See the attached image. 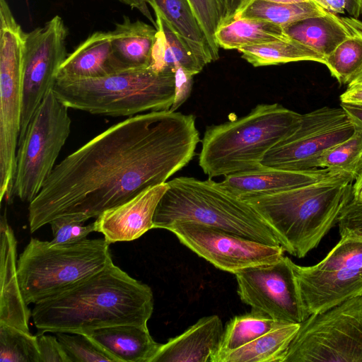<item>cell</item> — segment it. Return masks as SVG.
<instances>
[{"instance_id": "cell-12", "label": "cell", "mask_w": 362, "mask_h": 362, "mask_svg": "<svg viewBox=\"0 0 362 362\" xmlns=\"http://www.w3.org/2000/svg\"><path fill=\"white\" fill-rule=\"evenodd\" d=\"M354 131L341 107L316 109L302 115L297 129L268 151L261 164L288 170L317 168L322 155L349 138Z\"/></svg>"}, {"instance_id": "cell-18", "label": "cell", "mask_w": 362, "mask_h": 362, "mask_svg": "<svg viewBox=\"0 0 362 362\" xmlns=\"http://www.w3.org/2000/svg\"><path fill=\"white\" fill-rule=\"evenodd\" d=\"M0 324L30 332L32 311L24 300L17 272V241L7 221L6 211L1 216Z\"/></svg>"}, {"instance_id": "cell-19", "label": "cell", "mask_w": 362, "mask_h": 362, "mask_svg": "<svg viewBox=\"0 0 362 362\" xmlns=\"http://www.w3.org/2000/svg\"><path fill=\"white\" fill-rule=\"evenodd\" d=\"M223 330L218 315L203 317L181 334L160 344L151 362H210Z\"/></svg>"}, {"instance_id": "cell-21", "label": "cell", "mask_w": 362, "mask_h": 362, "mask_svg": "<svg viewBox=\"0 0 362 362\" xmlns=\"http://www.w3.org/2000/svg\"><path fill=\"white\" fill-rule=\"evenodd\" d=\"M284 30L290 38L326 57L342 42L362 30V22L328 12L297 21Z\"/></svg>"}, {"instance_id": "cell-42", "label": "cell", "mask_w": 362, "mask_h": 362, "mask_svg": "<svg viewBox=\"0 0 362 362\" xmlns=\"http://www.w3.org/2000/svg\"><path fill=\"white\" fill-rule=\"evenodd\" d=\"M341 107L354 127L362 129V105L341 103Z\"/></svg>"}, {"instance_id": "cell-10", "label": "cell", "mask_w": 362, "mask_h": 362, "mask_svg": "<svg viewBox=\"0 0 362 362\" xmlns=\"http://www.w3.org/2000/svg\"><path fill=\"white\" fill-rule=\"evenodd\" d=\"M362 362V295L300 325L284 362Z\"/></svg>"}, {"instance_id": "cell-34", "label": "cell", "mask_w": 362, "mask_h": 362, "mask_svg": "<svg viewBox=\"0 0 362 362\" xmlns=\"http://www.w3.org/2000/svg\"><path fill=\"white\" fill-rule=\"evenodd\" d=\"M54 334L71 362H117L113 356L85 334Z\"/></svg>"}, {"instance_id": "cell-31", "label": "cell", "mask_w": 362, "mask_h": 362, "mask_svg": "<svg viewBox=\"0 0 362 362\" xmlns=\"http://www.w3.org/2000/svg\"><path fill=\"white\" fill-rule=\"evenodd\" d=\"M326 66L341 84H349L362 70V30L325 57Z\"/></svg>"}, {"instance_id": "cell-3", "label": "cell", "mask_w": 362, "mask_h": 362, "mask_svg": "<svg viewBox=\"0 0 362 362\" xmlns=\"http://www.w3.org/2000/svg\"><path fill=\"white\" fill-rule=\"evenodd\" d=\"M352 175L338 173L274 194L247 198L272 228L280 245L302 258L337 223L353 199Z\"/></svg>"}, {"instance_id": "cell-38", "label": "cell", "mask_w": 362, "mask_h": 362, "mask_svg": "<svg viewBox=\"0 0 362 362\" xmlns=\"http://www.w3.org/2000/svg\"><path fill=\"white\" fill-rule=\"evenodd\" d=\"M40 362H71L63 346L54 335L36 334Z\"/></svg>"}, {"instance_id": "cell-35", "label": "cell", "mask_w": 362, "mask_h": 362, "mask_svg": "<svg viewBox=\"0 0 362 362\" xmlns=\"http://www.w3.org/2000/svg\"><path fill=\"white\" fill-rule=\"evenodd\" d=\"M189 1L216 61L219 58V47L215 35L224 20L223 0Z\"/></svg>"}, {"instance_id": "cell-43", "label": "cell", "mask_w": 362, "mask_h": 362, "mask_svg": "<svg viewBox=\"0 0 362 362\" xmlns=\"http://www.w3.org/2000/svg\"><path fill=\"white\" fill-rule=\"evenodd\" d=\"M341 103L362 105V86H348L340 95Z\"/></svg>"}, {"instance_id": "cell-47", "label": "cell", "mask_w": 362, "mask_h": 362, "mask_svg": "<svg viewBox=\"0 0 362 362\" xmlns=\"http://www.w3.org/2000/svg\"><path fill=\"white\" fill-rule=\"evenodd\" d=\"M362 86V70L348 84V86Z\"/></svg>"}, {"instance_id": "cell-48", "label": "cell", "mask_w": 362, "mask_h": 362, "mask_svg": "<svg viewBox=\"0 0 362 362\" xmlns=\"http://www.w3.org/2000/svg\"><path fill=\"white\" fill-rule=\"evenodd\" d=\"M267 1H272L275 3H281V4H295V3H300L305 2L312 0H264Z\"/></svg>"}, {"instance_id": "cell-1", "label": "cell", "mask_w": 362, "mask_h": 362, "mask_svg": "<svg viewBox=\"0 0 362 362\" xmlns=\"http://www.w3.org/2000/svg\"><path fill=\"white\" fill-rule=\"evenodd\" d=\"M199 141L195 117L170 110L111 126L55 165L29 203L30 232L59 217L85 223L166 182L190 162Z\"/></svg>"}, {"instance_id": "cell-28", "label": "cell", "mask_w": 362, "mask_h": 362, "mask_svg": "<svg viewBox=\"0 0 362 362\" xmlns=\"http://www.w3.org/2000/svg\"><path fill=\"white\" fill-rule=\"evenodd\" d=\"M241 57L253 66L278 65L300 61L325 64V57L291 38L247 46L238 49Z\"/></svg>"}, {"instance_id": "cell-6", "label": "cell", "mask_w": 362, "mask_h": 362, "mask_svg": "<svg viewBox=\"0 0 362 362\" xmlns=\"http://www.w3.org/2000/svg\"><path fill=\"white\" fill-rule=\"evenodd\" d=\"M53 90L69 108L133 116L170 110L175 98V76L173 71L157 72L150 66L129 68L99 78H57Z\"/></svg>"}, {"instance_id": "cell-25", "label": "cell", "mask_w": 362, "mask_h": 362, "mask_svg": "<svg viewBox=\"0 0 362 362\" xmlns=\"http://www.w3.org/2000/svg\"><path fill=\"white\" fill-rule=\"evenodd\" d=\"M157 28L141 21H132L123 16L111 31L112 45L116 57L125 69L150 66Z\"/></svg>"}, {"instance_id": "cell-40", "label": "cell", "mask_w": 362, "mask_h": 362, "mask_svg": "<svg viewBox=\"0 0 362 362\" xmlns=\"http://www.w3.org/2000/svg\"><path fill=\"white\" fill-rule=\"evenodd\" d=\"M223 2L224 20L222 25L233 21L237 15L247 6L248 0H223Z\"/></svg>"}, {"instance_id": "cell-32", "label": "cell", "mask_w": 362, "mask_h": 362, "mask_svg": "<svg viewBox=\"0 0 362 362\" xmlns=\"http://www.w3.org/2000/svg\"><path fill=\"white\" fill-rule=\"evenodd\" d=\"M319 168L349 174L356 180L362 170V129L355 127L349 138L327 150L320 159Z\"/></svg>"}, {"instance_id": "cell-41", "label": "cell", "mask_w": 362, "mask_h": 362, "mask_svg": "<svg viewBox=\"0 0 362 362\" xmlns=\"http://www.w3.org/2000/svg\"><path fill=\"white\" fill-rule=\"evenodd\" d=\"M325 11L334 14H345L347 13L346 0H312Z\"/></svg>"}, {"instance_id": "cell-30", "label": "cell", "mask_w": 362, "mask_h": 362, "mask_svg": "<svg viewBox=\"0 0 362 362\" xmlns=\"http://www.w3.org/2000/svg\"><path fill=\"white\" fill-rule=\"evenodd\" d=\"M284 323L286 322L274 320L253 309L250 313L236 315L226 324L216 351H227L241 347Z\"/></svg>"}, {"instance_id": "cell-11", "label": "cell", "mask_w": 362, "mask_h": 362, "mask_svg": "<svg viewBox=\"0 0 362 362\" xmlns=\"http://www.w3.org/2000/svg\"><path fill=\"white\" fill-rule=\"evenodd\" d=\"M293 266L309 315L362 295V240L341 237L317 264Z\"/></svg>"}, {"instance_id": "cell-15", "label": "cell", "mask_w": 362, "mask_h": 362, "mask_svg": "<svg viewBox=\"0 0 362 362\" xmlns=\"http://www.w3.org/2000/svg\"><path fill=\"white\" fill-rule=\"evenodd\" d=\"M167 230L215 267L234 274L245 268L274 263L284 256L281 245L261 243L198 223L175 222Z\"/></svg>"}, {"instance_id": "cell-16", "label": "cell", "mask_w": 362, "mask_h": 362, "mask_svg": "<svg viewBox=\"0 0 362 362\" xmlns=\"http://www.w3.org/2000/svg\"><path fill=\"white\" fill-rule=\"evenodd\" d=\"M166 182L151 187L130 200L102 213L94 221L95 230L109 243L138 239L153 228L156 207L167 190Z\"/></svg>"}, {"instance_id": "cell-5", "label": "cell", "mask_w": 362, "mask_h": 362, "mask_svg": "<svg viewBox=\"0 0 362 362\" xmlns=\"http://www.w3.org/2000/svg\"><path fill=\"white\" fill-rule=\"evenodd\" d=\"M160 199L153 228L167 229L175 222L191 221L271 245H281L278 238L247 201L221 188L211 178L175 177Z\"/></svg>"}, {"instance_id": "cell-27", "label": "cell", "mask_w": 362, "mask_h": 362, "mask_svg": "<svg viewBox=\"0 0 362 362\" xmlns=\"http://www.w3.org/2000/svg\"><path fill=\"white\" fill-rule=\"evenodd\" d=\"M219 48L239 49L286 40L284 28L271 22L254 18H238L221 26L215 35Z\"/></svg>"}, {"instance_id": "cell-39", "label": "cell", "mask_w": 362, "mask_h": 362, "mask_svg": "<svg viewBox=\"0 0 362 362\" xmlns=\"http://www.w3.org/2000/svg\"><path fill=\"white\" fill-rule=\"evenodd\" d=\"M175 76V98L171 108L175 111L189 98L193 84V75L182 66H176L174 70Z\"/></svg>"}, {"instance_id": "cell-17", "label": "cell", "mask_w": 362, "mask_h": 362, "mask_svg": "<svg viewBox=\"0 0 362 362\" xmlns=\"http://www.w3.org/2000/svg\"><path fill=\"white\" fill-rule=\"evenodd\" d=\"M338 174L327 168L288 170L262 165L261 168L225 176L218 185L234 196L245 199L284 192Z\"/></svg>"}, {"instance_id": "cell-9", "label": "cell", "mask_w": 362, "mask_h": 362, "mask_svg": "<svg viewBox=\"0 0 362 362\" xmlns=\"http://www.w3.org/2000/svg\"><path fill=\"white\" fill-rule=\"evenodd\" d=\"M68 108L53 88L47 92L18 142L13 197L30 203L50 175L70 134Z\"/></svg>"}, {"instance_id": "cell-29", "label": "cell", "mask_w": 362, "mask_h": 362, "mask_svg": "<svg viewBox=\"0 0 362 362\" xmlns=\"http://www.w3.org/2000/svg\"><path fill=\"white\" fill-rule=\"evenodd\" d=\"M327 13L328 11L313 1L281 4L264 0H252L234 20L260 19L276 24L284 28L303 19L325 15Z\"/></svg>"}, {"instance_id": "cell-44", "label": "cell", "mask_w": 362, "mask_h": 362, "mask_svg": "<svg viewBox=\"0 0 362 362\" xmlns=\"http://www.w3.org/2000/svg\"><path fill=\"white\" fill-rule=\"evenodd\" d=\"M122 4H124L132 8H136L141 12L147 19L153 24L156 28V20L153 19L150 10L148 7L151 0H117Z\"/></svg>"}, {"instance_id": "cell-49", "label": "cell", "mask_w": 362, "mask_h": 362, "mask_svg": "<svg viewBox=\"0 0 362 362\" xmlns=\"http://www.w3.org/2000/svg\"><path fill=\"white\" fill-rule=\"evenodd\" d=\"M252 1V0H248V3H247V4H248L250 2H251Z\"/></svg>"}, {"instance_id": "cell-14", "label": "cell", "mask_w": 362, "mask_h": 362, "mask_svg": "<svg viewBox=\"0 0 362 362\" xmlns=\"http://www.w3.org/2000/svg\"><path fill=\"white\" fill-rule=\"evenodd\" d=\"M293 264L289 257L283 256L274 263L245 268L235 274L240 300L274 320L301 324L310 315Z\"/></svg>"}, {"instance_id": "cell-13", "label": "cell", "mask_w": 362, "mask_h": 362, "mask_svg": "<svg viewBox=\"0 0 362 362\" xmlns=\"http://www.w3.org/2000/svg\"><path fill=\"white\" fill-rule=\"evenodd\" d=\"M67 28L59 16L53 17L42 27L25 33L18 141L46 94L54 86L59 69L67 57Z\"/></svg>"}, {"instance_id": "cell-4", "label": "cell", "mask_w": 362, "mask_h": 362, "mask_svg": "<svg viewBox=\"0 0 362 362\" xmlns=\"http://www.w3.org/2000/svg\"><path fill=\"white\" fill-rule=\"evenodd\" d=\"M301 119L280 104H259L243 117L209 126L199 165L209 178L259 168L267 152L296 131Z\"/></svg>"}, {"instance_id": "cell-46", "label": "cell", "mask_w": 362, "mask_h": 362, "mask_svg": "<svg viewBox=\"0 0 362 362\" xmlns=\"http://www.w3.org/2000/svg\"><path fill=\"white\" fill-rule=\"evenodd\" d=\"M353 184V199L356 201L362 200V170L358 175Z\"/></svg>"}, {"instance_id": "cell-7", "label": "cell", "mask_w": 362, "mask_h": 362, "mask_svg": "<svg viewBox=\"0 0 362 362\" xmlns=\"http://www.w3.org/2000/svg\"><path fill=\"white\" fill-rule=\"evenodd\" d=\"M104 239L53 244L32 238L17 262L23 297L35 304L86 279L112 262Z\"/></svg>"}, {"instance_id": "cell-22", "label": "cell", "mask_w": 362, "mask_h": 362, "mask_svg": "<svg viewBox=\"0 0 362 362\" xmlns=\"http://www.w3.org/2000/svg\"><path fill=\"white\" fill-rule=\"evenodd\" d=\"M117 362H151L160 344L154 341L147 325H122L85 334Z\"/></svg>"}, {"instance_id": "cell-36", "label": "cell", "mask_w": 362, "mask_h": 362, "mask_svg": "<svg viewBox=\"0 0 362 362\" xmlns=\"http://www.w3.org/2000/svg\"><path fill=\"white\" fill-rule=\"evenodd\" d=\"M52 232L53 244H70L86 239L95 231L94 222L84 225L83 222L63 216L52 220L49 223Z\"/></svg>"}, {"instance_id": "cell-23", "label": "cell", "mask_w": 362, "mask_h": 362, "mask_svg": "<svg viewBox=\"0 0 362 362\" xmlns=\"http://www.w3.org/2000/svg\"><path fill=\"white\" fill-rule=\"evenodd\" d=\"M153 11L157 33L149 66L157 72H173L176 66L183 67L193 75L202 71L206 65L204 62L159 11Z\"/></svg>"}, {"instance_id": "cell-45", "label": "cell", "mask_w": 362, "mask_h": 362, "mask_svg": "<svg viewBox=\"0 0 362 362\" xmlns=\"http://www.w3.org/2000/svg\"><path fill=\"white\" fill-rule=\"evenodd\" d=\"M347 13L351 17L358 18L362 13V0H346Z\"/></svg>"}, {"instance_id": "cell-2", "label": "cell", "mask_w": 362, "mask_h": 362, "mask_svg": "<svg viewBox=\"0 0 362 362\" xmlns=\"http://www.w3.org/2000/svg\"><path fill=\"white\" fill-rule=\"evenodd\" d=\"M151 288L113 262L69 288L34 304L37 334H87L122 325H147L153 311Z\"/></svg>"}, {"instance_id": "cell-33", "label": "cell", "mask_w": 362, "mask_h": 362, "mask_svg": "<svg viewBox=\"0 0 362 362\" xmlns=\"http://www.w3.org/2000/svg\"><path fill=\"white\" fill-rule=\"evenodd\" d=\"M0 362H40L36 335L0 324Z\"/></svg>"}, {"instance_id": "cell-37", "label": "cell", "mask_w": 362, "mask_h": 362, "mask_svg": "<svg viewBox=\"0 0 362 362\" xmlns=\"http://www.w3.org/2000/svg\"><path fill=\"white\" fill-rule=\"evenodd\" d=\"M337 224L341 237L362 240V200L352 199L341 211Z\"/></svg>"}, {"instance_id": "cell-20", "label": "cell", "mask_w": 362, "mask_h": 362, "mask_svg": "<svg viewBox=\"0 0 362 362\" xmlns=\"http://www.w3.org/2000/svg\"><path fill=\"white\" fill-rule=\"evenodd\" d=\"M122 69L113 50L111 31H97L67 55L57 79L99 78Z\"/></svg>"}, {"instance_id": "cell-26", "label": "cell", "mask_w": 362, "mask_h": 362, "mask_svg": "<svg viewBox=\"0 0 362 362\" xmlns=\"http://www.w3.org/2000/svg\"><path fill=\"white\" fill-rule=\"evenodd\" d=\"M149 5L159 11L206 64L215 61L189 0H151Z\"/></svg>"}, {"instance_id": "cell-24", "label": "cell", "mask_w": 362, "mask_h": 362, "mask_svg": "<svg viewBox=\"0 0 362 362\" xmlns=\"http://www.w3.org/2000/svg\"><path fill=\"white\" fill-rule=\"evenodd\" d=\"M300 325L286 322L241 347L215 352L210 362H284Z\"/></svg>"}, {"instance_id": "cell-8", "label": "cell", "mask_w": 362, "mask_h": 362, "mask_svg": "<svg viewBox=\"0 0 362 362\" xmlns=\"http://www.w3.org/2000/svg\"><path fill=\"white\" fill-rule=\"evenodd\" d=\"M24 33L0 0V201L13 199L21 132Z\"/></svg>"}]
</instances>
